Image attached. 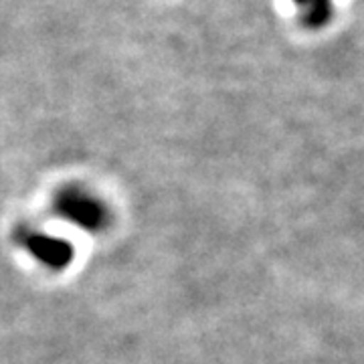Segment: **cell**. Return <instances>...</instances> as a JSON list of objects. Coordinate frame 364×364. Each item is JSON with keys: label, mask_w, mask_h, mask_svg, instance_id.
<instances>
[{"label": "cell", "mask_w": 364, "mask_h": 364, "mask_svg": "<svg viewBox=\"0 0 364 364\" xmlns=\"http://www.w3.org/2000/svg\"><path fill=\"white\" fill-rule=\"evenodd\" d=\"M53 210L61 219L73 223L85 231H100L107 223V208L104 207V203L77 186H69L57 193L53 200Z\"/></svg>", "instance_id": "1"}, {"label": "cell", "mask_w": 364, "mask_h": 364, "mask_svg": "<svg viewBox=\"0 0 364 364\" xmlns=\"http://www.w3.org/2000/svg\"><path fill=\"white\" fill-rule=\"evenodd\" d=\"M16 241L31 255H35L37 261L45 263L51 269H63L73 257V247L67 243L65 239L35 231L28 225H21V229L16 231Z\"/></svg>", "instance_id": "2"}, {"label": "cell", "mask_w": 364, "mask_h": 364, "mask_svg": "<svg viewBox=\"0 0 364 364\" xmlns=\"http://www.w3.org/2000/svg\"><path fill=\"white\" fill-rule=\"evenodd\" d=\"M301 9V25L308 28H320L332 18V0H294Z\"/></svg>", "instance_id": "3"}]
</instances>
